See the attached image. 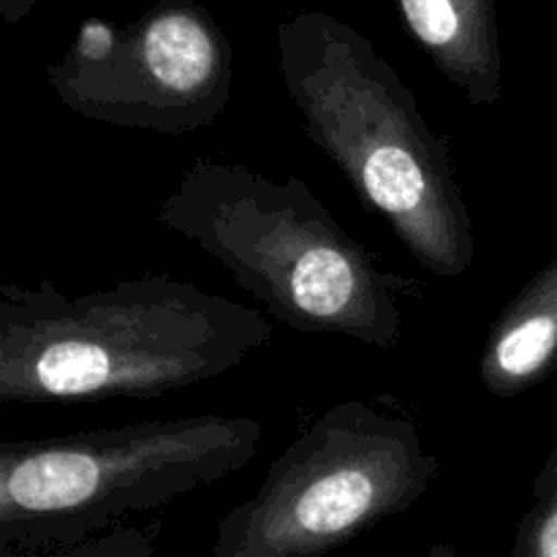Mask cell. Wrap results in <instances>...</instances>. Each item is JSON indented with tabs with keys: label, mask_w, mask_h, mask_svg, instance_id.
<instances>
[{
	"label": "cell",
	"mask_w": 557,
	"mask_h": 557,
	"mask_svg": "<svg viewBox=\"0 0 557 557\" xmlns=\"http://www.w3.org/2000/svg\"><path fill=\"white\" fill-rule=\"evenodd\" d=\"M270 341L259 310L172 275L90 294L3 283L0 403L152 400L239 368Z\"/></svg>",
	"instance_id": "obj_1"
},
{
	"label": "cell",
	"mask_w": 557,
	"mask_h": 557,
	"mask_svg": "<svg viewBox=\"0 0 557 557\" xmlns=\"http://www.w3.org/2000/svg\"><path fill=\"white\" fill-rule=\"evenodd\" d=\"M277 69L302 131L364 210L430 275H466L476 237L451 145L375 44L337 16L299 11L277 25Z\"/></svg>",
	"instance_id": "obj_2"
},
{
	"label": "cell",
	"mask_w": 557,
	"mask_h": 557,
	"mask_svg": "<svg viewBox=\"0 0 557 557\" xmlns=\"http://www.w3.org/2000/svg\"><path fill=\"white\" fill-rule=\"evenodd\" d=\"M158 223L226 267L281 324L395 348L411 277L381 267L299 177L201 158L158 205Z\"/></svg>",
	"instance_id": "obj_3"
},
{
	"label": "cell",
	"mask_w": 557,
	"mask_h": 557,
	"mask_svg": "<svg viewBox=\"0 0 557 557\" xmlns=\"http://www.w3.org/2000/svg\"><path fill=\"white\" fill-rule=\"evenodd\" d=\"M264 428L199 413L0 444V549H60L243 471Z\"/></svg>",
	"instance_id": "obj_4"
},
{
	"label": "cell",
	"mask_w": 557,
	"mask_h": 557,
	"mask_svg": "<svg viewBox=\"0 0 557 557\" xmlns=\"http://www.w3.org/2000/svg\"><path fill=\"white\" fill-rule=\"evenodd\" d=\"M438 471L413 422L370 403L332 406L218 522L210 557H324L406 515Z\"/></svg>",
	"instance_id": "obj_5"
},
{
	"label": "cell",
	"mask_w": 557,
	"mask_h": 557,
	"mask_svg": "<svg viewBox=\"0 0 557 557\" xmlns=\"http://www.w3.org/2000/svg\"><path fill=\"white\" fill-rule=\"evenodd\" d=\"M47 82L65 109L114 128L194 134L232 101L226 33L196 0H158L128 25L90 16Z\"/></svg>",
	"instance_id": "obj_6"
},
{
	"label": "cell",
	"mask_w": 557,
	"mask_h": 557,
	"mask_svg": "<svg viewBox=\"0 0 557 557\" xmlns=\"http://www.w3.org/2000/svg\"><path fill=\"white\" fill-rule=\"evenodd\" d=\"M408 36L473 107L504 92L498 0H397Z\"/></svg>",
	"instance_id": "obj_7"
},
{
	"label": "cell",
	"mask_w": 557,
	"mask_h": 557,
	"mask_svg": "<svg viewBox=\"0 0 557 557\" xmlns=\"http://www.w3.org/2000/svg\"><path fill=\"white\" fill-rule=\"evenodd\" d=\"M557 370V256L525 283L495 319L479 357L487 395L511 400Z\"/></svg>",
	"instance_id": "obj_8"
},
{
	"label": "cell",
	"mask_w": 557,
	"mask_h": 557,
	"mask_svg": "<svg viewBox=\"0 0 557 557\" xmlns=\"http://www.w3.org/2000/svg\"><path fill=\"white\" fill-rule=\"evenodd\" d=\"M0 557H158L156 528H114L74 547L60 549H0Z\"/></svg>",
	"instance_id": "obj_9"
},
{
	"label": "cell",
	"mask_w": 557,
	"mask_h": 557,
	"mask_svg": "<svg viewBox=\"0 0 557 557\" xmlns=\"http://www.w3.org/2000/svg\"><path fill=\"white\" fill-rule=\"evenodd\" d=\"M515 557H557V495L536 498L520 520Z\"/></svg>",
	"instance_id": "obj_10"
},
{
	"label": "cell",
	"mask_w": 557,
	"mask_h": 557,
	"mask_svg": "<svg viewBox=\"0 0 557 557\" xmlns=\"http://www.w3.org/2000/svg\"><path fill=\"white\" fill-rule=\"evenodd\" d=\"M549 495H557V444L553 455H549L547 462H544L542 471H539L536 484H533V500L549 498Z\"/></svg>",
	"instance_id": "obj_11"
},
{
	"label": "cell",
	"mask_w": 557,
	"mask_h": 557,
	"mask_svg": "<svg viewBox=\"0 0 557 557\" xmlns=\"http://www.w3.org/2000/svg\"><path fill=\"white\" fill-rule=\"evenodd\" d=\"M41 0H0V16H3L5 25H16V22L25 20Z\"/></svg>",
	"instance_id": "obj_12"
},
{
	"label": "cell",
	"mask_w": 557,
	"mask_h": 557,
	"mask_svg": "<svg viewBox=\"0 0 557 557\" xmlns=\"http://www.w3.org/2000/svg\"><path fill=\"white\" fill-rule=\"evenodd\" d=\"M424 557H457V547L451 542H438L428 549Z\"/></svg>",
	"instance_id": "obj_13"
}]
</instances>
